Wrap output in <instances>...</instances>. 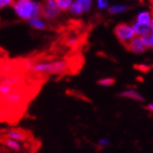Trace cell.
Returning a JSON list of instances; mask_svg holds the SVG:
<instances>
[{
	"instance_id": "obj_1",
	"label": "cell",
	"mask_w": 153,
	"mask_h": 153,
	"mask_svg": "<svg viewBox=\"0 0 153 153\" xmlns=\"http://www.w3.org/2000/svg\"><path fill=\"white\" fill-rule=\"evenodd\" d=\"M16 13L24 19H33L41 14L42 7L31 0H17L13 5Z\"/></svg>"
},
{
	"instance_id": "obj_2",
	"label": "cell",
	"mask_w": 153,
	"mask_h": 153,
	"mask_svg": "<svg viewBox=\"0 0 153 153\" xmlns=\"http://www.w3.org/2000/svg\"><path fill=\"white\" fill-rule=\"evenodd\" d=\"M68 63L65 60L44 61L35 63L32 70L36 73H48V74H62L68 69Z\"/></svg>"
},
{
	"instance_id": "obj_3",
	"label": "cell",
	"mask_w": 153,
	"mask_h": 153,
	"mask_svg": "<svg viewBox=\"0 0 153 153\" xmlns=\"http://www.w3.org/2000/svg\"><path fill=\"white\" fill-rule=\"evenodd\" d=\"M115 35L118 37L120 42L126 48L128 43L133 39L136 36V33L134 31L133 27H131L128 24H120L115 27Z\"/></svg>"
},
{
	"instance_id": "obj_4",
	"label": "cell",
	"mask_w": 153,
	"mask_h": 153,
	"mask_svg": "<svg viewBox=\"0 0 153 153\" xmlns=\"http://www.w3.org/2000/svg\"><path fill=\"white\" fill-rule=\"evenodd\" d=\"M60 9L56 6L55 0H46L45 5L42 7L41 15L48 19H51L55 17L59 13Z\"/></svg>"
},
{
	"instance_id": "obj_5",
	"label": "cell",
	"mask_w": 153,
	"mask_h": 153,
	"mask_svg": "<svg viewBox=\"0 0 153 153\" xmlns=\"http://www.w3.org/2000/svg\"><path fill=\"white\" fill-rule=\"evenodd\" d=\"M119 98L121 99H127V100H131L137 102H144L145 98L143 97V95H141L140 92H138L136 89L133 88H128L125 90H122L117 94Z\"/></svg>"
},
{
	"instance_id": "obj_6",
	"label": "cell",
	"mask_w": 153,
	"mask_h": 153,
	"mask_svg": "<svg viewBox=\"0 0 153 153\" xmlns=\"http://www.w3.org/2000/svg\"><path fill=\"white\" fill-rule=\"evenodd\" d=\"M126 48L132 52V53H135V54H140L143 53L146 50V47L142 41V38L141 36H135L133 39L128 43V45L126 47Z\"/></svg>"
},
{
	"instance_id": "obj_7",
	"label": "cell",
	"mask_w": 153,
	"mask_h": 153,
	"mask_svg": "<svg viewBox=\"0 0 153 153\" xmlns=\"http://www.w3.org/2000/svg\"><path fill=\"white\" fill-rule=\"evenodd\" d=\"M133 29H134V31H135L136 35L144 36V35L149 33L150 26H149V24H144V23L136 22L135 24H134Z\"/></svg>"
},
{
	"instance_id": "obj_8",
	"label": "cell",
	"mask_w": 153,
	"mask_h": 153,
	"mask_svg": "<svg viewBox=\"0 0 153 153\" xmlns=\"http://www.w3.org/2000/svg\"><path fill=\"white\" fill-rule=\"evenodd\" d=\"M22 100H23V98H22L21 94H19L17 92H12L5 98L6 102L9 103V104H18L22 101Z\"/></svg>"
},
{
	"instance_id": "obj_9",
	"label": "cell",
	"mask_w": 153,
	"mask_h": 153,
	"mask_svg": "<svg viewBox=\"0 0 153 153\" xmlns=\"http://www.w3.org/2000/svg\"><path fill=\"white\" fill-rule=\"evenodd\" d=\"M1 83L8 85V86H14L18 84L19 82H21V78H19L17 76H5V78L0 79Z\"/></svg>"
},
{
	"instance_id": "obj_10",
	"label": "cell",
	"mask_w": 153,
	"mask_h": 153,
	"mask_svg": "<svg viewBox=\"0 0 153 153\" xmlns=\"http://www.w3.org/2000/svg\"><path fill=\"white\" fill-rule=\"evenodd\" d=\"M116 83V79L114 78H103L101 79H99L97 84L100 87H105V88H108V87H112Z\"/></svg>"
},
{
	"instance_id": "obj_11",
	"label": "cell",
	"mask_w": 153,
	"mask_h": 153,
	"mask_svg": "<svg viewBox=\"0 0 153 153\" xmlns=\"http://www.w3.org/2000/svg\"><path fill=\"white\" fill-rule=\"evenodd\" d=\"M7 137L9 139L15 140L16 141H23V140H25L24 134H22L21 132H19V131H16V130H10V131H8Z\"/></svg>"
},
{
	"instance_id": "obj_12",
	"label": "cell",
	"mask_w": 153,
	"mask_h": 153,
	"mask_svg": "<svg viewBox=\"0 0 153 153\" xmlns=\"http://www.w3.org/2000/svg\"><path fill=\"white\" fill-rule=\"evenodd\" d=\"M142 41L147 48H153V33H148L141 36Z\"/></svg>"
},
{
	"instance_id": "obj_13",
	"label": "cell",
	"mask_w": 153,
	"mask_h": 153,
	"mask_svg": "<svg viewBox=\"0 0 153 153\" xmlns=\"http://www.w3.org/2000/svg\"><path fill=\"white\" fill-rule=\"evenodd\" d=\"M56 6L62 11H66L71 7L72 0H55Z\"/></svg>"
},
{
	"instance_id": "obj_14",
	"label": "cell",
	"mask_w": 153,
	"mask_h": 153,
	"mask_svg": "<svg viewBox=\"0 0 153 153\" xmlns=\"http://www.w3.org/2000/svg\"><path fill=\"white\" fill-rule=\"evenodd\" d=\"M7 146L12 149V150H15V151H19L21 149V145L19 143V141H16L15 140H12V139H7V142H6Z\"/></svg>"
},
{
	"instance_id": "obj_15",
	"label": "cell",
	"mask_w": 153,
	"mask_h": 153,
	"mask_svg": "<svg viewBox=\"0 0 153 153\" xmlns=\"http://www.w3.org/2000/svg\"><path fill=\"white\" fill-rule=\"evenodd\" d=\"M137 22L144 23V24H149L150 23V15L148 12H142L140 13L137 17Z\"/></svg>"
},
{
	"instance_id": "obj_16",
	"label": "cell",
	"mask_w": 153,
	"mask_h": 153,
	"mask_svg": "<svg viewBox=\"0 0 153 153\" xmlns=\"http://www.w3.org/2000/svg\"><path fill=\"white\" fill-rule=\"evenodd\" d=\"M10 93H12V87L0 83V95L3 96L4 98H6L7 96H8Z\"/></svg>"
},
{
	"instance_id": "obj_17",
	"label": "cell",
	"mask_w": 153,
	"mask_h": 153,
	"mask_svg": "<svg viewBox=\"0 0 153 153\" xmlns=\"http://www.w3.org/2000/svg\"><path fill=\"white\" fill-rule=\"evenodd\" d=\"M30 25L36 28V29H43L45 28V24L40 20V19L38 18H33V19H30Z\"/></svg>"
},
{
	"instance_id": "obj_18",
	"label": "cell",
	"mask_w": 153,
	"mask_h": 153,
	"mask_svg": "<svg viewBox=\"0 0 153 153\" xmlns=\"http://www.w3.org/2000/svg\"><path fill=\"white\" fill-rule=\"evenodd\" d=\"M70 10L72 13L76 14V15H80L84 10H83V7H81L80 4H79L78 2H75L71 5L70 7Z\"/></svg>"
},
{
	"instance_id": "obj_19",
	"label": "cell",
	"mask_w": 153,
	"mask_h": 153,
	"mask_svg": "<svg viewBox=\"0 0 153 153\" xmlns=\"http://www.w3.org/2000/svg\"><path fill=\"white\" fill-rule=\"evenodd\" d=\"M109 145H110V140L108 138H100L97 142V146L101 149L108 148Z\"/></svg>"
},
{
	"instance_id": "obj_20",
	"label": "cell",
	"mask_w": 153,
	"mask_h": 153,
	"mask_svg": "<svg viewBox=\"0 0 153 153\" xmlns=\"http://www.w3.org/2000/svg\"><path fill=\"white\" fill-rule=\"evenodd\" d=\"M137 70L140 71V72H143V73H148L149 70H150V66H148V65H144V64H140V65H135L134 66Z\"/></svg>"
},
{
	"instance_id": "obj_21",
	"label": "cell",
	"mask_w": 153,
	"mask_h": 153,
	"mask_svg": "<svg viewBox=\"0 0 153 153\" xmlns=\"http://www.w3.org/2000/svg\"><path fill=\"white\" fill-rule=\"evenodd\" d=\"M76 2L81 5L84 11H88L91 5V0H78Z\"/></svg>"
},
{
	"instance_id": "obj_22",
	"label": "cell",
	"mask_w": 153,
	"mask_h": 153,
	"mask_svg": "<svg viewBox=\"0 0 153 153\" xmlns=\"http://www.w3.org/2000/svg\"><path fill=\"white\" fill-rule=\"evenodd\" d=\"M126 10V7L124 6H114L112 7H110L109 9V13L110 14H116V13H120Z\"/></svg>"
},
{
	"instance_id": "obj_23",
	"label": "cell",
	"mask_w": 153,
	"mask_h": 153,
	"mask_svg": "<svg viewBox=\"0 0 153 153\" xmlns=\"http://www.w3.org/2000/svg\"><path fill=\"white\" fill-rule=\"evenodd\" d=\"M13 3V0H0V7H6Z\"/></svg>"
},
{
	"instance_id": "obj_24",
	"label": "cell",
	"mask_w": 153,
	"mask_h": 153,
	"mask_svg": "<svg viewBox=\"0 0 153 153\" xmlns=\"http://www.w3.org/2000/svg\"><path fill=\"white\" fill-rule=\"evenodd\" d=\"M98 5L100 8H105L108 6L107 0H98Z\"/></svg>"
},
{
	"instance_id": "obj_25",
	"label": "cell",
	"mask_w": 153,
	"mask_h": 153,
	"mask_svg": "<svg viewBox=\"0 0 153 153\" xmlns=\"http://www.w3.org/2000/svg\"><path fill=\"white\" fill-rule=\"evenodd\" d=\"M145 108L149 111L150 113H153V102H150V103H148L146 106H145Z\"/></svg>"
},
{
	"instance_id": "obj_26",
	"label": "cell",
	"mask_w": 153,
	"mask_h": 153,
	"mask_svg": "<svg viewBox=\"0 0 153 153\" xmlns=\"http://www.w3.org/2000/svg\"><path fill=\"white\" fill-rule=\"evenodd\" d=\"M149 4H150L151 7L153 8V0H149Z\"/></svg>"
},
{
	"instance_id": "obj_27",
	"label": "cell",
	"mask_w": 153,
	"mask_h": 153,
	"mask_svg": "<svg viewBox=\"0 0 153 153\" xmlns=\"http://www.w3.org/2000/svg\"><path fill=\"white\" fill-rule=\"evenodd\" d=\"M151 27H152V30H153V20L151 21Z\"/></svg>"
},
{
	"instance_id": "obj_28",
	"label": "cell",
	"mask_w": 153,
	"mask_h": 153,
	"mask_svg": "<svg viewBox=\"0 0 153 153\" xmlns=\"http://www.w3.org/2000/svg\"><path fill=\"white\" fill-rule=\"evenodd\" d=\"M139 1H140V3H143V0H139Z\"/></svg>"
},
{
	"instance_id": "obj_29",
	"label": "cell",
	"mask_w": 153,
	"mask_h": 153,
	"mask_svg": "<svg viewBox=\"0 0 153 153\" xmlns=\"http://www.w3.org/2000/svg\"><path fill=\"white\" fill-rule=\"evenodd\" d=\"M152 16H153V8H152Z\"/></svg>"
}]
</instances>
